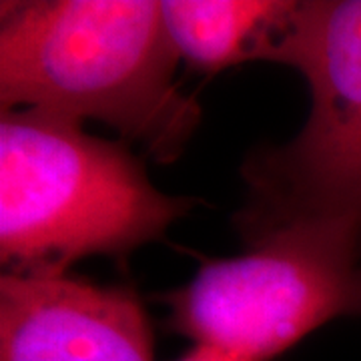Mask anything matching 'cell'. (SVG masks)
Listing matches in <instances>:
<instances>
[{"instance_id": "7", "label": "cell", "mask_w": 361, "mask_h": 361, "mask_svg": "<svg viewBox=\"0 0 361 361\" xmlns=\"http://www.w3.org/2000/svg\"><path fill=\"white\" fill-rule=\"evenodd\" d=\"M179 361H255L237 355L231 351H225L219 348H211V345H195L187 355H183Z\"/></svg>"}, {"instance_id": "1", "label": "cell", "mask_w": 361, "mask_h": 361, "mask_svg": "<svg viewBox=\"0 0 361 361\" xmlns=\"http://www.w3.org/2000/svg\"><path fill=\"white\" fill-rule=\"evenodd\" d=\"M179 59L161 2H2V111L99 118L165 163L201 118L173 80Z\"/></svg>"}, {"instance_id": "6", "label": "cell", "mask_w": 361, "mask_h": 361, "mask_svg": "<svg viewBox=\"0 0 361 361\" xmlns=\"http://www.w3.org/2000/svg\"><path fill=\"white\" fill-rule=\"evenodd\" d=\"M297 2L165 0L163 18L180 59L203 73L247 61H277Z\"/></svg>"}, {"instance_id": "5", "label": "cell", "mask_w": 361, "mask_h": 361, "mask_svg": "<svg viewBox=\"0 0 361 361\" xmlns=\"http://www.w3.org/2000/svg\"><path fill=\"white\" fill-rule=\"evenodd\" d=\"M0 361H153L141 301L66 271H8L0 279Z\"/></svg>"}, {"instance_id": "4", "label": "cell", "mask_w": 361, "mask_h": 361, "mask_svg": "<svg viewBox=\"0 0 361 361\" xmlns=\"http://www.w3.org/2000/svg\"><path fill=\"white\" fill-rule=\"evenodd\" d=\"M209 261L171 291V329L197 345L269 361L341 315H361V239L277 235Z\"/></svg>"}, {"instance_id": "2", "label": "cell", "mask_w": 361, "mask_h": 361, "mask_svg": "<svg viewBox=\"0 0 361 361\" xmlns=\"http://www.w3.org/2000/svg\"><path fill=\"white\" fill-rule=\"evenodd\" d=\"M191 199L153 187L127 142L37 109L0 116V257L8 271H66L87 255L125 257L163 237Z\"/></svg>"}, {"instance_id": "3", "label": "cell", "mask_w": 361, "mask_h": 361, "mask_svg": "<svg viewBox=\"0 0 361 361\" xmlns=\"http://www.w3.org/2000/svg\"><path fill=\"white\" fill-rule=\"evenodd\" d=\"M275 63L305 77L311 111L295 139L251 157L241 235L361 239V0L297 2Z\"/></svg>"}]
</instances>
